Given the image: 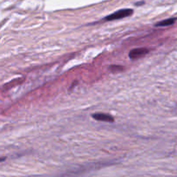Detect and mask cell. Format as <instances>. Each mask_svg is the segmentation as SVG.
Instances as JSON below:
<instances>
[{
  "label": "cell",
  "instance_id": "1",
  "mask_svg": "<svg viewBox=\"0 0 177 177\" xmlns=\"http://www.w3.org/2000/svg\"><path fill=\"white\" fill-rule=\"evenodd\" d=\"M133 14L132 9H122L119 10L118 11L111 14L109 16L105 17L104 18V21H114V20H119V19L125 18L127 17H130Z\"/></svg>",
  "mask_w": 177,
  "mask_h": 177
},
{
  "label": "cell",
  "instance_id": "2",
  "mask_svg": "<svg viewBox=\"0 0 177 177\" xmlns=\"http://www.w3.org/2000/svg\"><path fill=\"white\" fill-rule=\"evenodd\" d=\"M148 52H149V49H145V48L135 49H132V51L129 53V57L132 60L138 59V58H141V57L144 56Z\"/></svg>",
  "mask_w": 177,
  "mask_h": 177
},
{
  "label": "cell",
  "instance_id": "3",
  "mask_svg": "<svg viewBox=\"0 0 177 177\" xmlns=\"http://www.w3.org/2000/svg\"><path fill=\"white\" fill-rule=\"evenodd\" d=\"M92 117L98 120V121H102V122H108V123H113L114 122V118L110 115V114L107 113H93L92 114Z\"/></svg>",
  "mask_w": 177,
  "mask_h": 177
},
{
  "label": "cell",
  "instance_id": "4",
  "mask_svg": "<svg viewBox=\"0 0 177 177\" xmlns=\"http://www.w3.org/2000/svg\"><path fill=\"white\" fill-rule=\"evenodd\" d=\"M176 18H168L163 20L161 22H158L155 24V27H166V26H169V25H172L174 23H175Z\"/></svg>",
  "mask_w": 177,
  "mask_h": 177
},
{
  "label": "cell",
  "instance_id": "5",
  "mask_svg": "<svg viewBox=\"0 0 177 177\" xmlns=\"http://www.w3.org/2000/svg\"><path fill=\"white\" fill-rule=\"evenodd\" d=\"M110 69L112 71V72H117V71H122L123 67L121 66H111Z\"/></svg>",
  "mask_w": 177,
  "mask_h": 177
},
{
  "label": "cell",
  "instance_id": "6",
  "mask_svg": "<svg viewBox=\"0 0 177 177\" xmlns=\"http://www.w3.org/2000/svg\"><path fill=\"white\" fill-rule=\"evenodd\" d=\"M144 2H139V3H136L135 5H144Z\"/></svg>",
  "mask_w": 177,
  "mask_h": 177
},
{
  "label": "cell",
  "instance_id": "7",
  "mask_svg": "<svg viewBox=\"0 0 177 177\" xmlns=\"http://www.w3.org/2000/svg\"><path fill=\"white\" fill-rule=\"evenodd\" d=\"M5 157H2V158H0V162H3V161H5Z\"/></svg>",
  "mask_w": 177,
  "mask_h": 177
}]
</instances>
